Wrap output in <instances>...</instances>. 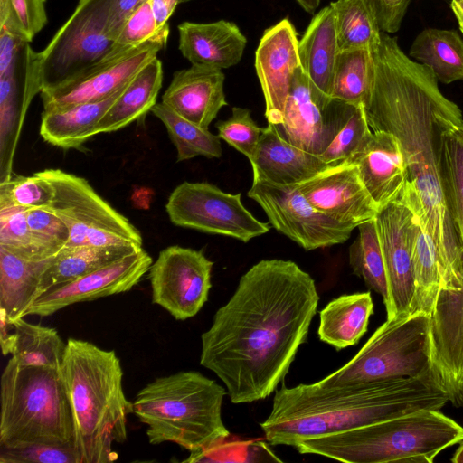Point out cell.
I'll return each instance as SVG.
<instances>
[{
	"label": "cell",
	"mask_w": 463,
	"mask_h": 463,
	"mask_svg": "<svg viewBox=\"0 0 463 463\" xmlns=\"http://www.w3.org/2000/svg\"><path fill=\"white\" fill-rule=\"evenodd\" d=\"M318 301L314 279L297 263L259 261L203 333L200 364L221 379L232 403L266 399L307 341Z\"/></svg>",
	"instance_id": "1"
},
{
	"label": "cell",
	"mask_w": 463,
	"mask_h": 463,
	"mask_svg": "<svg viewBox=\"0 0 463 463\" xmlns=\"http://www.w3.org/2000/svg\"><path fill=\"white\" fill-rule=\"evenodd\" d=\"M375 75L364 104L373 131H385L398 140L410 182L419 198L439 254L447 290L463 289V252L453 220L441 154L445 121L462 117L456 103L439 90L427 66L406 55L398 39L382 32L373 52Z\"/></svg>",
	"instance_id": "2"
},
{
	"label": "cell",
	"mask_w": 463,
	"mask_h": 463,
	"mask_svg": "<svg viewBox=\"0 0 463 463\" xmlns=\"http://www.w3.org/2000/svg\"><path fill=\"white\" fill-rule=\"evenodd\" d=\"M448 402L447 394L429 376L330 388L315 383L282 385L260 428L269 444L295 447L304 439L422 409L440 411Z\"/></svg>",
	"instance_id": "3"
},
{
	"label": "cell",
	"mask_w": 463,
	"mask_h": 463,
	"mask_svg": "<svg viewBox=\"0 0 463 463\" xmlns=\"http://www.w3.org/2000/svg\"><path fill=\"white\" fill-rule=\"evenodd\" d=\"M60 373L71 409L79 463L117 460L113 443L127 440V417L134 410L123 391V370L115 351L69 338Z\"/></svg>",
	"instance_id": "4"
},
{
	"label": "cell",
	"mask_w": 463,
	"mask_h": 463,
	"mask_svg": "<svg viewBox=\"0 0 463 463\" xmlns=\"http://www.w3.org/2000/svg\"><path fill=\"white\" fill-rule=\"evenodd\" d=\"M226 388L196 371L156 378L137 394L133 413L152 445L175 443L190 453L230 437L222 417Z\"/></svg>",
	"instance_id": "5"
},
{
	"label": "cell",
	"mask_w": 463,
	"mask_h": 463,
	"mask_svg": "<svg viewBox=\"0 0 463 463\" xmlns=\"http://www.w3.org/2000/svg\"><path fill=\"white\" fill-rule=\"evenodd\" d=\"M463 441V427L438 410L422 409L383 421L304 439L294 448L346 463H431Z\"/></svg>",
	"instance_id": "6"
},
{
	"label": "cell",
	"mask_w": 463,
	"mask_h": 463,
	"mask_svg": "<svg viewBox=\"0 0 463 463\" xmlns=\"http://www.w3.org/2000/svg\"><path fill=\"white\" fill-rule=\"evenodd\" d=\"M0 445L75 447L71 405L60 369L25 366L12 357L0 382Z\"/></svg>",
	"instance_id": "7"
},
{
	"label": "cell",
	"mask_w": 463,
	"mask_h": 463,
	"mask_svg": "<svg viewBox=\"0 0 463 463\" xmlns=\"http://www.w3.org/2000/svg\"><path fill=\"white\" fill-rule=\"evenodd\" d=\"M430 315L421 311L386 319L350 361L315 384L330 388L430 377Z\"/></svg>",
	"instance_id": "8"
},
{
	"label": "cell",
	"mask_w": 463,
	"mask_h": 463,
	"mask_svg": "<svg viewBox=\"0 0 463 463\" xmlns=\"http://www.w3.org/2000/svg\"><path fill=\"white\" fill-rule=\"evenodd\" d=\"M37 174L52 189V199L47 208L69 228L70 239L65 248L86 245L142 247L139 231L100 197L86 179L61 169H45Z\"/></svg>",
	"instance_id": "9"
},
{
	"label": "cell",
	"mask_w": 463,
	"mask_h": 463,
	"mask_svg": "<svg viewBox=\"0 0 463 463\" xmlns=\"http://www.w3.org/2000/svg\"><path fill=\"white\" fill-rule=\"evenodd\" d=\"M111 8L112 0H79L70 18L38 52L42 90L107 60L114 45L109 33Z\"/></svg>",
	"instance_id": "10"
},
{
	"label": "cell",
	"mask_w": 463,
	"mask_h": 463,
	"mask_svg": "<svg viewBox=\"0 0 463 463\" xmlns=\"http://www.w3.org/2000/svg\"><path fill=\"white\" fill-rule=\"evenodd\" d=\"M241 196L206 182H184L170 194L165 210L176 226L248 242L267 233L270 226L256 219Z\"/></svg>",
	"instance_id": "11"
},
{
	"label": "cell",
	"mask_w": 463,
	"mask_h": 463,
	"mask_svg": "<svg viewBox=\"0 0 463 463\" xmlns=\"http://www.w3.org/2000/svg\"><path fill=\"white\" fill-rule=\"evenodd\" d=\"M248 196L259 203L278 232L306 250L343 243L355 228L317 211L297 184L253 179Z\"/></svg>",
	"instance_id": "12"
},
{
	"label": "cell",
	"mask_w": 463,
	"mask_h": 463,
	"mask_svg": "<svg viewBox=\"0 0 463 463\" xmlns=\"http://www.w3.org/2000/svg\"><path fill=\"white\" fill-rule=\"evenodd\" d=\"M213 266L202 250L178 245L162 250L148 270L152 302L176 320L194 317L208 300Z\"/></svg>",
	"instance_id": "13"
},
{
	"label": "cell",
	"mask_w": 463,
	"mask_h": 463,
	"mask_svg": "<svg viewBox=\"0 0 463 463\" xmlns=\"http://www.w3.org/2000/svg\"><path fill=\"white\" fill-rule=\"evenodd\" d=\"M386 269L389 295L387 319L411 313L415 291L412 254L416 218L400 197L379 210L375 217Z\"/></svg>",
	"instance_id": "14"
},
{
	"label": "cell",
	"mask_w": 463,
	"mask_h": 463,
	"mask_svg": "<svg viewBox=\"0 0 463 463\" xmlns=\"http://www.w3.org/2000/svg\"><path fill=\"white\" fill-rule=\"evenodd\" d=\"M356 107L335 99L327 106L318 105L311 95L307 76L299 66L293 77L283 121L275 127L280 137L291 145L320 156L348 121Z\"/></svg>",
	"instance_id": "15"
},
{
	"label": "cell",
	"mask_w": 463,
	"mask_h": 463,
	"mask_svg": "<svg viewBox=\"0 0 463 463\" xmlns=\"http://www.w3.org/2000/svg\"><path fill=\"white\" fill-rule=\"evenodd\" d=\"M167 41L155 40L97 63L40 92L43 109L105 99L124 87Z\"/></svg>",
	"instance_id": "16"
},
{
	"label": "cell",
	"mask_w": 463,
	"mask_h": 463,
	"mask_svg": "<svg viewBox=\"0 0 463 463\" xmlns=\"http://www.w3.org/2000/svg\"><path fill=\"white\" fill-rule=\"evenodd\" d=\"M430 377L456 407L463 406V289L438 293L430 324Z\"/></svg>",
	"instance_id": "17"
},
{
	"label": "cell",
	"mask_w": 463,
	"mask_h": 463,
	"mask_svg": "<svg viewBox=\"0 0 463 463\" xmlns=\"http://www.w3.org/2000/svg\"><path fill=\"white\" fill-rule=\"evenodd\" d=\"M152 258L143 248L105 267L42 294L24 317L51 316L80 302L129 291L149 270Z\"/></svg>",
	"instance_id": "18"
},
{
	"label": "cell",
	"mask_w": 463,
	"mask_h": 463,
	"mask_svg": "<svg viewBox=\"0 0 463 463\" xmlns=\"http://www.w3.org/2000/svg\"><path fill=\"white\" fill-rule=\"evenodd\" d=\"M306 199L331 219L354 226L376 217L379 207L347 160L330 165L297 184Z\"/></svg>",
	"instance_id": "19"
},
{
	"label": "cell",
	"mask_w": 463,
	"mask_h": 463,
	"mask_svg": "<svg viewBox=\"0 0 463 463\" xmlns=\"http://www.w3.org/2000/svg\"><path fill=\"white\" fill-rule=\"evenodd\" d=\"M298 33L288 18L266 29L255 52V70L265 99L269 124L283 121L296 70L300 66Z\"/></svg>",
	"instance_id": "20"
},
{
	"label": "cell",
	"mask_w": 463,
	"mask_h": 463,
	"mask_svg": "<svg viewBox=\"0 0 463 463\" xmlns=\"http://www.w3.org/2000/svg\"><path fill=\"white\" fill-rule=\"evenodd\" d=\"M221 69L191 64L174 72L162 101L181 117L208 128L222 108L227 106Z\"/></svg>",
	"instance_id": "21"
},
{
	"label": "cell",
	"mask_w": 463,
	"mask_h": 463,
	"mask_svg": "<svg viewBox=\"0 0 463 463\" xmlns=\"http://www.w3.org/2000/svg\"><path fill=\"white\" fill-rule=\"evenodd\" d=\"M347 161L354 163L379 210L396 201L407 181V166L397 138L385 131H373L366 144Z\"/></svg>",
	"instance_id": "22"
},
{
	"label": "cell",
	"mask_w": 463,
	"mask_h": 463,
	"mask_svg": "<svg viewBox=\"0 0 463 463\" xmlns=\"http://www.w3.org/2000/svg\"><path fill=\"white\" fill-rule=\"evenodd\" d=\"M339 53L331 5L312 17L298 41L300 66L307 76L311 95L321 106H327L333 93L334 75Z\"/></svg>",
	"instance_id": "23"
},
{
	"label": "cell",
	"mask_w": 463,
	"mask_h": 463,
	"mask_svg": "<svg viewBox=\"0 0 463 463\" xmlns=\"http://www.w3.org/2000/svg\"><path fill=\"white\" fill-rule=\"evenodd\" d=\"M250 163L253 179L283 185L298 184L331 165L319 156L286 141L273 124L262 128L255 156Z\"/></svg>",
	"instance_id": "24"
},
{
	"label": "cell",
	"mask_w": 463,
	"mask_h": 463,
	"mask_svg": "<svg viewBox=\"0 0 463 463\" xmlns=\"http://www.w3.org/2000/svg\"><path fill=\"white\" fill-rule=\"evenodd\" d=\"M177 29L178 49L191 64L222 70L236 65L242 58L247 39L232 22H184Z\"/></svg>",
	"instance_id": "25"
},
{
	"label": "cell",
	"mask_w": 463,
	"mask_h": 463,
	"mask_svg": "<svg viewBox=\"0 0 463 463\" xmlns=\"http://www.w3.org/2000/svg\"><path fill=\"white\" fill-rule=\"evenodd\" d=\"M401 196L416 218L412 254L415 291L411 313L421 311L430 315L442 283L439 254L420 198L410 182L407 181Z\"/></svg>",
	"instance_id": "26"
},
{
	"label": "cell",
	"mask_w": 463,
	"mask_h": 463,
	"mask_svg": "<svg viewBox=\"0 0 463 463\" xmlns=\"http://www.w3.org/2000/svg\"><path fill=\"white\" fill-rule=\"evenodd\" d=\"M126 85L99 101L43 109L40 125L41 137L49 144L63 149H80L94 136L96 125L120 96Z\"/></svg>",
	"instance_id": "27"
},
{
	"label": "cell",
	"mask_w": 463,
	"mask_h": 463,
	"mask_svg": "<svg viewBox=\"0 0 463 463\" xmlns=\"http://www.w3.org/2000/svg\"><path fill=\"white\" fill-rule=\"evenodd\" d=\"M163 82L162 61L152 59L126 85L95 127L94 136L127 127L144 117L156 103Z\"/></svg>",
	"instance_id": "28"
},
{
	"label": "cell",
	"mask_w": 463,
	"mask_h": 463,
	"mask_svg": "<svg viewBox=\"0 0 463 463\" xmlns=\"http://www.w3.org/2000/svg\"><path fill=\"white\" fill-rule=\"evenodd\" d=\"M373 302L370 291L341 295L319 313V339L336 350L356 345L366 333Z\"/></svg>",
	"instance_id": "29"
},
{
	"label": "cell",
	"mask_w": 463,
	"mask_h": 463,
	"mask_svg": "<svg viewBox=\"0 0 463 463\" xmlns=\"http://www.w3.org/2000/svg\"><path fill=\"white\" fill-rule=\"evenodd\" d=\"M52 259L31 260L0 247V310L10 321L24 317L39 297L42 276Z\"/></svg>",
	"instance_id": "30"
},
{
	"label": "cell",
	"mask_w": 463,
	"mask_h": 463,
	"mask_svg": "<svg viewBox=\"0 0 463 463\" xmlns=\"http://www.w3.org/2000/svg\"><path fill=\"white\" fill-rule=\"evenodd\" d=\"M141 249L136 245L64 248L43 272L39 297L54 287L74 280Z\"/></svg>",
	"instance_id": "31"
},
{
	"label": "cell",
	"mask_w": 463,
	"mask_h": 463,
	"mask_svg": "<svg viewBox=\"0 0 463 463\" xmlns=\"http://www.w3.org/2000/svg\"><path fill=\"white\" fill-rule=\"evenodd\" d=\"M409 56L444 84L463 80V39L455 30L424 29L412 42Z\"/></svg>",
	"instance_id": "32"
},
{
	"label": "cell",
	"mask_w": 463,
	"mask_h": 463,
	"mask_svg": "<svg viewBox=\"0 0 463 463\" xmlns=\"http://www.w3.org/2000/svg\"><path fill=\"white\" fill-rule=\"evenodd\" d=\"M339 51L368 49L375 52L382 40V30L370 0L331 2Z\"/></svg>",
	"instance_id": "33"
},
{
	"label": "cell",
	"mask_w": 463,
	"mask_h": 463,
	"mask_svg": "<svg viewBox=\"0 0 463 463\" xmlns=\"http://www.w3.org/2000/svg\"><path fill=\"white\" fill-rule=\"evenodd\" d=\"M13 322L16 341L12 358L21 365L60 369L65 354L64 342L55 328L17 318Z\"/></svg>",
	"instance_id": "34"
},
{
	"label": "cell",
	"mask_w": 463,
	"mask_h": 463,
	"mask_svg": "<svg viewBox=\"0 0 463 463\" xmlns=\"http://www.w3.org/2000/svg\"><path fill=\"white\" fill-rule=\"evenodd\" d=\"M375 75L373 52L368 49L339 51L332 98L359 106L369 99Z\"/></svg>",
	"instance_id": "35"
},
{
	"label": "cell",
	"mask_w": 463,
	"mask_h": 463,
	"mask_svg": "<svg viewBox=\"0 0 463 463\" xmlns=\"http://www.w3.org/2000/svg\"><path fill=\"white\" fill-rule=\"evenodd\" d=\"M151 112L165 125L177 151V162L203 156L219 158L222 149L221 138L208 128L181 117L163 102L156 103Z\"/></svg>",
	"instance_id": "36"
},
{
	"label": "cell",
	"mask_w": 463,
	"mask_h": 463,
	"mask_svg": "<svg viewBox=\"0 0 463 463\" xmlns=\"http://www.w3.org/2000/svg\"><path fill=\"white\" fill-rule=\"evenodd\" d=\"M359 234L349 248V263L354 274L370 289L388 300L389 288L375 218L357 226Z\"/></svg>",
	"instance_id": "37"
},
{
	"label": "cell",
	"mask_w": 463,
	"mask_h": 463,
	"mask_svg": "<svg viewBox=\"0 0 463 463\" xmlns=\"http://www.w3.org/2000/svg\"><path fill=\"white\" fill-rule=\"evenodd\" d=\"M441 154L450 209L463 252V116L445 121Z\"/></svg>",
	"instance_id": "38"
},
{
	"label": "cell",
	"mask_w": 463,
	"mask_h": 463,
	"mask_svg": "<svg viewBox=\"0 0 463 463\" xmlns=\"http://www.w3.org/2000/svg\"><path fill=\"white\" fill-rule=\"evenodd\" d=\"M26 210L19 206L0 207V247L31 260L54 258L30 230Z\"/></svg>",
	"instance_id": "39"
},
{
	"label": "cell",
	"mask_w": 463,
	"mask_h": 463,
	"mask_svg": "<svg viewBox=\"0 0 463 463\" xmlns=\"http://www.w3.org/2000/svg\"><path fill=\"white\" fill-rule=\"evenodd\" d=\"M169 25L159 29L152 13L149 0L138 6L126 20L114 41L111 59L139 45L155 40H168ZM106 61V60H105Z\"/></svg>",
	"instance_id": "40"
},
{
	"label": "cell",
	"mask_w": 463,
	"mask_h": 463,
	"mask_svg": "<svg viewBox=\"0 0 463 463\" xmlns=\"http://www.w3.org/2000/svg\"><path fill=\"white\" fill-rule=\"evenodd\" d=\"M52 199L50 184L37 173L31 176H10L0 183V207H47Z\"/></svg>",
	"instance_id": "41"
},
{
	"label": "cell",
	"mask_w": 463,
	"mask_h": 463,
	"mask_svg": "<svg viewBox=\"0 0 463 463\" xmlns=\"http://www.w3.org/2000/svg\"><path fill=\"white\" fill-rule=\"evenodd\" d=\"M372 134L364 105L357 106L348 121L319 157L331 165L339 164L361 149Z\"/></svg>",
	"instance_id": "42"
},
{
	"label": "cell",
	"mask_w": 463,
	"mask_h": 463,
	"mask_svg": "<svg viewBox=\"0 0 463 463\" xmlns=\"http://www.w3.org/2000/svg\"><path fill=\"white\" fill-rule=\"evenodd\" d=\"M232 112L231 118L216 123L218 136L250 161L255 156L262 128L252 119L248 109L233 107Z\"/></svg>",
	"instance_id": "43"
},
{
	"label": "cell",
	"mask_w": 463,
	"mask_h": 463,
	"mask_svg": "<svg viewBox=\"0 0 463 463\" xmlns=\"http://www.w3.org/2000/svg\"><path fill=\"white\" fill-rule=\"evenodd\" d=\"M0 463H79L75 447L49 443L0 445Z\"/></svg>",
	"instance_id": "44"
},
{
	"label": "cell",
	"mask_w": 463,
	"mask_h": 463,
	"mask_svg": "<svg viewBox=\"0 0 463 463\" xmlns=\"http://www.w3.org/2000/svg\"><path fill=\"white\" fill-rule=\"evenodd\" d=\"M26 220L33 235L53 256L65 248L70 231L53 211L47 207L27 208Z\"/></svg>",
	"instance_id": "45"
},
{
	"label": "cell",
	"mask_w": 463,
	"mask_h": 463,
	"mask_svg": "<svg viewBox=\"0 0 463 463\" xmlns=\"http://www.w3.org/2000/svg\"><path fill=\"white\" fill-rule=\"evenodd\" d=\"M13 9L28 40L46 25V0H11Z\"/></svg>",
	"instance_id": "46"
},
{
	"label": "cell",
	"mask_w": 463,
	"mask_h": 463,
	"mask_svg": "<svg viewBox=\"0 0 463 463\" xmlns=\"http://www.w3.org/2000/svg\"><path fill=\"white\" fill-rule=\"evenodd\" d=\"M382 32L394 33L401 28L411 0H370Z\"/></svg>",
	"instance_id": "47"
},
{
	"label": "cell",
	"mask_w": 463,
	"mask_h": 463,
	"mask_svg": "<svg viewBox=\"0 0 463 463\" xmlns=\"http://www.w3.org/2000/svg\"><path fill=\"white\" fill-rule=\"evenodd\" d=\"M147 0H112L109 33L115 41L128 16Z\"/></svg>",
	"instance_id": "48"
},
{
	"label": "cell",
	"mask_w": 463,
	"mask_h": 463,
	"mask_svg": "<svg viewBox=\"0 0 463 463\" xmlns=\"http://www.w3.org/2000/svg\"><path fill=\"white\" fill-rule=\"evenodd\" d=\"M192 0H149L150 7L159 29L169 25L168 20L176 6Z\"/></svg>",
	"instance_id": "49"
},
{
	"label": "cell",
	"mask_w": 463,
	"mask_h": 463,
	"mask_svg": "<svg viewBox=\"0 0 463 463\" xmlns=\"http://www.w3.org/2000/svg\"><path fill=\"white\" fill-rule=\"evenodd\" d=\"M16 341L13 322L0 310V345L4 355L12 354Z\"/></svg>",
	"instance_id": "50"
},
{
	"label": "cell",
	"mask_w": 463,
	"mask_h": 463,
	"mask_svg": "<svg viewBox=\"0 0 463 463\" xmlns=\"http://www.w3.org/2000/svg\"><path fill=\"white\" fill-rule=\"evenodd\" d=\"M450 6L463 34V0H451Z\"/></svg>",
	"instance_id": "51"
},
{
	"label": "cell",
	"mask_w": 463,
	"mask_h": 463,
	"mask_svg": "<svg viewBox=\"0 0 463 463\" xmlns=\"http://www.w3.org/2000/svg\"><path fill=\"white\" fill-rule=\"evenodd\" d=\"M298 4L307 13L314 14L319 6L320 0H296Z\"/></svg>",
	"instance_id": "52"
},
{
	"label": "cell",
	"mask_w": 463,
	"mask_h": 463,
	"mask_svg": "<svg viewBox=\"0 0 463 463\" xmlns=\"http://www.w3.org/2000/svg\"><path fill=\"white\" fill-rule=\"evenodd\" d=\"M460 443V446L458 448L450 459L453 463H463V441Z\"/></svg>",
	"instance_id": "53"
}]
</instances>
